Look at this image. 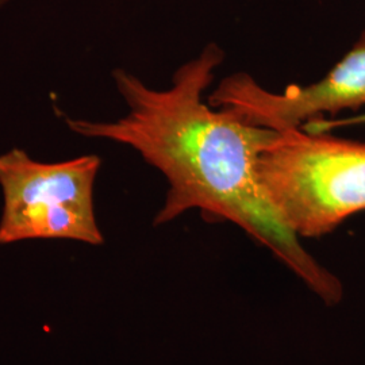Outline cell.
Wrapping results in <instances>:
<instances>
[{
  "mask_svg": "<svg viewBox=\"0 0 365 365\" xmlns=\"http://www.w3.org/2000/svg\"><path fill=\"white\" fill-rule=\"evenodd\" d=\"M9 0H0V6H3V4H6Z\"/></svg>",
  "mask_w": 365,
  "mask_h": 365,
  "instance_id": "obj_5",
  "label": "cell"
},
{
  "mask_svg": "<svg viewBox=\"0 0 365 365\" xmlns=\"http://www.w3.org/2000/svg\"><path fill=\"white\" fill-rule=\"evenodd\" d=\"M102 158L96 155L42 163L14 148L0 155V245L29 240L105 242L93 188Z\"/></svg>",
  "mask_w": 365,
  "mask_h": 365,
  "instance_id": "obj_3",
  "label": "cell"
},
{
  "mask_svg": "<svg viewBox=\"0 0 365 365\" xmlns=\"http://www.w3.org/2000/svg\"><path fill=\"white\" fill-rule=\"evenodd\" d=\"M261 182L298 237L331 233L365 211V143L310 128L276 131L259 158Z\"/></svg>",
  "mask_w": 365,
  "mask_h": 365,
  "instance_id": "obj_2",
  "label": "cell"
},
{
  "mask_svg": "<svg viewBox=\"0 0 365 365\" xmlns=\"http://www.w3.org/2000/svg\"><path fill=\"white\" fill-rule=\"evenodd\" d=\"M223 60L221 48L210 43L175 72L164 90L115 69L113 78L128 113L111 122L66 118V126L81 137L129 146L163 173L168 192L155 225L191 210L209 220L232 222L269 249L327 303H339V279L300 245L261 182L259 158L276 131L252 126L203 98Z\"/></svg>",
  "mask_w": 365,
  "mask_h": 365,
  "instance_id": "obj_1",
  "label": "cell"
},
{
  "mask_svg": "<svg viewBox=\"0 0 365 365\" xmlns=\"http://www.w3.org/2000/svg\"><path fill=\"white\" fill-rule=\"evenodd\" d=\"M209 103L230 110L252 126L274 131L303 128L345 110H360L365 106V31L327 76L313 84L274 92L248 73L238 72L222 80Z\"/></svg>",
  "mask_w": 365,
  "mask_h": 365,
  "instance_id": "obj_4",
  "label": "cell"
}]
</instances>
